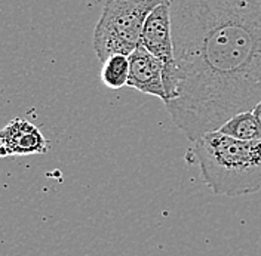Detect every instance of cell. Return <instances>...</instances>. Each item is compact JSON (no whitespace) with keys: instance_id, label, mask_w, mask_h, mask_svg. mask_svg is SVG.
<instances>
[{"instance_id":"cell-1","label":"cell","mask_w":261,"mask_h":256,"mask_svg":"<svg viewBox=\"0 0 261 256\" xmlns=\"http://www.w3.org/2000/svg\"><path fill=\"white\" fill-rule=\"evenodd\" d=\"M177 94L166 104L192 143L261 101V0H169Z\"/></svg>"},{"instance_id":"cell-2","label":"cell","mask_w":261,"mask_h":256,"mask_svg":"<svg viewBox=\"0 0 261 256\" xmlns=\"http://www.w3.org/2000/svg\"><path fill=\"white\" fill-rule=\"evenodd\" d=\"M186 160L199 166L202 179L217 195L261 191V139L238 141L218 130L210 132L193 143Z\"/></svg>"},{"instance_id":"cell-3","label":"cell","mask_w":261,"mask_h":256,"mask_svg":"<svg viewBox=\"0 0 261 256\" xmlns=\"http://www.w3.org/2000/svg\"><path fill=\"white\" fill-rule=\"evenodd\" d=\"M165 0H107L94 32V50L104 63L113 55L129 56L140 46L147 16Z\"/></svg>"},{"instance_id":"cell-4","label":"cell","mask_w":261,"mask_h":256,"mask_svg":"<svg viewBox=\"0 0 261 256\" xmlns=\"http://www.w3.org/2000/svg\"><path fill=\"white\" fill-rule=\"evenodd\" d=\"M140 46L154 55L163 64V86L168 102L172 101L177 94V68L174 58L169 0H165L159 6H156L147 16L140 39Z\"/></svg>"},{"instance_id":"cell-5","label":"cell","mask_w":261,"mask_h":256,"mask_svg":"<svg viewBox=\"0 0 261 256\" xmlns=\"http://www.w3.org/2000/svg\"><path fill=\"white\" fill-rule=\"evenodd\" d=\"M49 144L40 129L16 117L0 130V157L45 154Z\"/></svg>"},{"instance_id":"cell-6","label":"cell","mask_w":261,"mask_h":256,"mask_svg":"<svg viewBox=\"0 0 261 256\" xmlns=\"http://www.w3.org/2000/svg\"><path fill=\"white\" fill-rule=\"evenodd\" d=\"M126 86L141 94L161 98L165 105L168 102L163 86V64L141 46L129 55V79Z\"/></svg>"},{"instance_id":"cell-7","label":"cell","mask_w":261,"mask_h":256,"mask_svg":"<svg viewBox=\"0 0 261 256\" xmlns=\"http://www.w3.org/2000/svg\"><path fill=\"white\" fill-rule=\"evenodd\" d=\"M218 132L238 141H260L261 139L260 128L257 125V120L252 111L236 114L218 129Z\"/></svg>"},{"instance_id":"cell-8","label":"cell","mask_w":261,"mask_h":256,"mask_svg":"<svg viewBox=\"0 0 261 256\" xmlns=\"http://www.w3.org/2000/svg\"><path fill=\"white\" fill-rule=\"evenodd\" d=\"M99 79L102 84L112 91L122 89L129 79V56L113 55L102 63Z\"/></svg>"},{"instance_id":"cell-9","label":"cell","mask_w":261,"mask_h":256,"mask_svg":"<svg viewBox=\"0 0 261 256\" xmlns=\"http://www.w3.org/2000/svg\"><path fill=\"white\" fill-rule=\"evenodd\" d=\"M252 114H254V117H255V120H257V125H258V128H260L261 132V101L254 107V110H252Z\"/></svg>"}]
</instances>
